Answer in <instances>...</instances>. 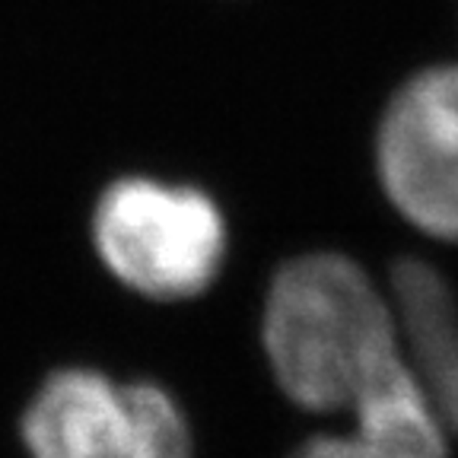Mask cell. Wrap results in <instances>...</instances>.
Here are the masks:
<instances>
[{
  "label": "cell",
  "mask_w": 458,
  "mask_h": 458,
  "mask_svg": "<svg viewBox=\"0 0 458 458\" xmlns=\"http://www.w3.org/2000/svg\"><path fill=\"white\" fill-rule=\"evenodd\" d=\"M258 337L274 386L309 420H341L414 366L388 284L347 251H302L271 274Z\"/></svg>",
  "instance_id": "obj_1"
},
{
  "label": "cell",
  "mask_w": 458,
  "mask_h": 458,
  "mask_svg": "<svg viewBox=\"0 0 458 458\" xmlns=\"http://www.w3.org/2000/svg\"><path fill=\"white\" fill-rule=\"evenodd\" d=\"M89 245L114 284L147 302H191L220 280L229 223L210 191L157 175H118L89 214Z\"/></svg>",
  "instance_id": "obj_2"
},
{
  "label": "cell",
  "mask_w": 458,
  "mask_h": 458,
  "mask_svg": "<svg viewBox=\"0 0 458 458\" xmlns=\"http://www.w3.org/2000/svg\"><path fill=\"white\" fill-rule=\"evenodd\" d=\"M26 458H198L182 401L150 379L61 366L16 423Z\"/></svg>",
  "instance_id": "obj_3"
},
{
  "label": "cell",
  "mask_w": 458,
  "mask_h": 458,
  "mask_svg": "<svg viewBox=\"0 0 458 458\" xmlns=\"http://www.w3.org/2000/svg\"><path fill=\"white\" fill-rule=\"evenodd\" d=\"M372 157L394 216L458 249V61L423 67L388 96Z\"/></svg>",
  "instance_id": "obj_4"
},
{
  "label": "cell",
  "mask_w": 458,
  "mask_h": 458,
  "mask_svg": "<svg viewBox=\"0 0 458 458\" xmlns=\"http://www.w3.org/2000/svg\"><path fill=\"white\" fill-rule=\"evenodd\" d=\"M341 420L312 427L286 458H455L452 429L417 363Z\"/></svg>",
  "instance_id": "obj_5"
}]
</instances>
